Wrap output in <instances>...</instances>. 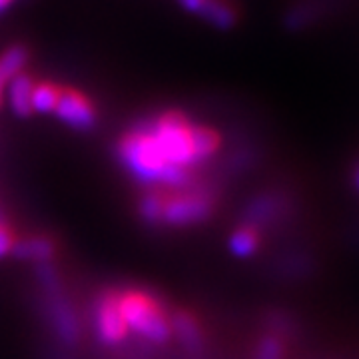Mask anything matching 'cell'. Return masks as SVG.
Masks as SVG:
<instances>
[{"label": "cell", "instance_id": "obj_11", "mask_svg": "<svg viewBox=\"0 0 359 359\" xmlns=\"http://www.w3.org/2000/svg\"><path fill=\"white\" fill-rule=\"evenodd\" d=\"M192 140L196 162L216 154V150L219 148V134L216 130L208 128V126H194Z\"/></svg>", "mask_w": 359, "mask_h": 359}, {"label": "cell", "instance_id": "obj_13", "mask_svg": "<svg viewBox=\"0 0 359 359\" xmlns=\"http://www.w3.org/2000/svg\"><path fill=\"white\" fill-rule=\"evenodd\" d=\"M164 202H166V196H162V194H150V196H146L140 204L142 218L148 219V222H152V224L162 222Z\"/></svg>", "mask_w": 359, "mask_h": 359}, {"label": "cell", "instance_id": "obj_6", "mask_svg": "<svg viewBox=\"0 0 359 359\" xmlns=\"http://www.w3.org/2000/svg\"><path fill=\"white\" fill-rule=\"evenodd\" d=\"M96 325H98V334L106 344H120L126 334H128V325L124 321V316L118 306V295H106L98 308L96 316Z\"/></svg>", "mask_w": 359, "mask_h": 359}, {"label": "cell", "instance_id": "obj_15", "mask_svg": "<svg viewBox=\"0 0 359 359\" xmlns=\"http://www.w3.org/2000/svg\"><path fill=\"white\" fill-rule=\"evenodd\" d=\"M16 248V240H14V231L0 222V257L6 256L8 252H13Z\"/></svg>", "mask_w": 359, "mask_h": 359}, {"label": "cell", "instance_id": "obj_8", "mask_svg": "<svg viewBox=\"0 0 359 359\" xmlns=\"http://www.w3.org/2000/svg\"><path fill=\"white\" fill-rule=\"evenodd\" d=\"M60 94H62V86L54 84L50 80L34 82L32 98H30L32 112H42V114L54 112L56 110V104L60 100Z\"/></svg>", "mask_w": 359, "mask_h": 359}, {"label": "cell", "instance_id": "obj_1", "mask_svg": "<svg viewBox=\"0 0 359 359\" xmlns=\"http://www.w3.org/2000/svg\"><path fill=\"white\" fill-rule=\"evenodd\" d=\"M150 132L170 166L190 168L196 164L192 140L194 124H190V120L182 112H164L152 124Z\"/></svg>", "mask_w": 359, "mask_h": 359}, {"label": "cell", "instance_id": "obj_4", "mask_svg": "<svg viewBox=\"0 0 359 359\" xmlns=\"http://www.w3.org/2000/svg\"><path fill=\"white\" fill-rule=\"evenodd\" d=\"M212 212V200L200 196V194H186V196H174L166 198L164 202V214L162 222L172 226H188L202 222Z\"/></svg>", "mask_w": 359, "mask_h": 359}, {"label": "cell", "instance_id": "obj_2", "mask_svg": "<svg viewBox=\"0 0 359 359\" xmlns=\"http://www.w3.org/2000/svg\"><path fill=\"white\" fill-rule=\"evenodd\" d=\"M118 306L128 330H134L154 344H162L170 337V321L152 295L136 290L124 292L118 294Z\"/></svg>", "mask_w": 359, "mask_h": 359}, {"label": "cell", "instance_id": "obj_12", "mask_svg": "<svg viewBox=\"0 0 359 359\" xmlns=\"http://www.w3.org/2000/svg\"><path fill=\"white\" fill-rule=\"evenodd\" d=\"M257 244H259L257 233L252 230V228H240V230L231 236V240H230L231 252H233L238 257L252 256V254L257 250Z\"/></svg>", "mask_w": 359, "mask_h": 359}, {"label": "cell", "instance_id": "obj_5", "mask_svg": "<svg viewBox=\"0 0 359 359\" xmlns=\"http://www.w3.org/2000/svg\"><path fill=\"white\" fill-rule=\"evenodd\" d=\"M54 114L74 130H90L96 124V108L86 94L76 88H62Z\"/></svg>", "mask_w": 359, "mask_h": 359}, {"label": "cell", "instance_id": "obj_16", "mask_svg": "<svg viewBox=\"0 0 359 359\" xmlns=\"http://www.w3.org/2000/svg\"><path fill=\"white\" fill-rule=\"evenodd\" d=\"M257 359H282V347L276 339H268L259 349Z\"/></svg>", "mask_w": 359, "mask_h": 359}, {"label": "cell", "instance_id": "obj_3", "mask_svg": "<svg viewBox=\"0 0 359 359\" xmlns=\"http://www.w3.org/2000/svg\"><path fill=\"white\" fill-rule=\"evenodd\" d=\"M120 156L128 170L146 182H162L172 168L160 152L150 130L142 128L126 134L120 140Z\"/></svg>", "mask_w": 359, "mask_h": 359}, {"label": "cell", "instance_id": "obj_17", "mask_svg": "<svg viewBox=\"0 0 359 359\" xmlns=\"http://www.w3.org/2000/svg\"><path fill=\"white\" fill-rule=\"evenodd\" d=\"M178 2L184 11H188V13H194L196 16H200V14L204 13V8L208 6V2H210V0H178Z\"/></svg>", "mask_w": 359, "mask_h": 359}, {"label": "cell", "instance_id": "obj_14", "mask_svg": "<svg viewBox=\"0 0 359 359\" xmlns=\"http://www.w3.org/2000/svg\"><path fill=\"white\" fill-rule=\"evenodd\" d=\"M16 252H18V256L22 257H30V259H46V257L52 256V244L50 242H46V240H28L22 245H18V248H14Z\"/></svg>", "mask_w": 359, "mask_h": 359}, {"label": "cell", "instance_id": "obj_7", "mask_svg": "<svg viewBox=\"0 0 359 359\" xmlns=\"http://www.w3.org/2000/svg\"><path fill=\"white\" fill-rule=\"evenodd\" d=\"M32 88H34V80L20 72L8 82V100L13 106L14 114L26 118L32 114V106H30V98H32Z\"/></svg>", "mask_w": 359, "mask_h": 359}, {"label": "cell", "instance_id": "obj_18", "mask_svg": "<svg viewBox=\"0 0 359 359\" xmlns=\"http://www.w3.org/2000/svg\"><path fill=\"white\" fill-rule=\"evenodd\" d=\"M358 182H359V178H358Z\"/></svg>", "mask_w": 359, "mask_h": 359}, {"label": "cell", "instance_id": "obj_10", "mask_svg": "<svg viewBox=\"0 0 359 359\" xmlns=\"http://www.w3.org/2000/svg\"><path fill=\"white\" fill-rule=\"evenodd\" d=\"M205 22L214 25L216 28H231L238 22V13L228 0H210L204 13L200 14Z\"/></svg>", "mask_w": 359, "mask_h": 359}, {"label": "cell", "instance_id": "obj_9", "mask_svg": "<svg viewBox=\"0 0 359 359\" xmlns=\"http://www.w3.org/2000/svg\"><path fill=\"white\" fill-rule=\"evenodd\" d=\"M30 58V50L25 44H13L0 54V78L8 84L16 74L25 72V66Z\"/></svg>", "mask_w": 359, "mask_h": 359}]
</instances>
